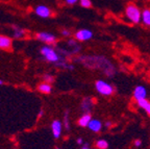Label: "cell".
<instances>
[{"mask_svg":"<svg viewBox=\"0 0 150 149\" xmlns=\"http://www.w3.org/2000/svg\"><path fill=\"white\" fill-rule=\"evenodd\" d=\"M78 63L82 64L86 68L91 70L101 71L108 78H112L117 74V68L110 58L101 54L82 55L76 58Z\"/></svg>","mask_w":150,"mask_h":149,"instance_id":"cell-1","label":"cell"},{"mask_svg":"<svg viewBox=\"0 0 150 149\" xmlns=\"http://www.w3.org/2000/svg\"><path fill=\"white\" fill-rule=\"evenodd\" d=\"M125 18L132 24H139L142 22V11L134 2H129L126 4L124 9Z\"/></svg>","mask_w":150,"mask_h":149,"instance_id":"cell-2","label":"cell"},{"mask_svg":"<svg viewBox=\"0 0 150 149\" xmlns=\"http://www.w3.org/2000/svg\"><path fill=\"white\" fill-rule=\"evenodd\" d=\"M95 89L101 96H104V97H110L116 92L115 87L110 82L103 80V79H98L95 82Z\"/></svg>","mask_w":150,"mask_h":149,"instance_id":"cell-3","label":"cell"},{"mask_svg":"<svg viewBox=\"0 0 150 149\" xmlns=\"http://www.w3.org/2000/svg\"><path fill=\"white\" fill-rule=\"evenodd\" d=\"M41 53L42 55L46 58L48 62H51V63H57V62L61 61V56L59 53H56L55 50H54L52 47L50 46H44L41 49Z\"/></svg>","mask_w":150,"mask_h":149,"instance_id":"cell-4","label":"cell"},{"mask_svg":"<svg viewBox=\"0 0 150 149\" xmlns=\"http://www.w3.org/2000/svg\"><path fill=\"white\" fill-rule=\"evenodd\" d=\"M148 91L147 88L143 84H139L136 88L134 89V92H132V98L136 102L140 100H144V99H147Z\"/></svg>","mask_w":150,"mask_h":149,"instance_id":"cell-5","label":"cell"},{"mask_svg":"<svg viewBox=\"0 0 150 149\" xmlns=\"http://www.w3.org/2000/svg\"><path fill=\"white\" fill-rule=\"evenodd\" d=\"M94 33L90 29H87V28H82V29H79L78 31L75 33V40H77L79 42H86V41H89L93 38Z\"/></svg>","mask_w":150,"mask_h":149,"instance_id":"cell-6","label":"cell"},{"mask_svg":"<svg viewBox=\"0 0 150 149\" xmlns=\"http://www.w3.org/2000/svg\"><path fill=\"white\" fill-rule=\"evenodd\" d=\"M94 104H95V100H94L93 98L84 97L83 99H82L81 103H80V110L82 111L83 114H86V113H91Z\"/></svg>","mask_w":150,"mask_h":149,"instance_id":"cell-7","label":"cell"},{"mask_svg":"<svg viewBox=\"0 0 150 149\" xmlns=\"http://www.w3.org/2000/svg\"><path fill=\"white\" fill-rule=\"evenodd\" d=\"M37 39L40 40V41H42V42L44 43H47V44H54L56 41V38L54 35H52V33H37Z\"/></svg>","mask_w":150,"mask_h":149,"instance_id":"cell-8","label":"cell"},{"mask_svg":"<svg viewBox=\"0 0 150 149\" xmlns=\"http://www.w3.org/2000/svg\"><path fill=\"white\" fill-rule=\"evenodd\" d=\"M103 126H104V124L102 123L101 120H99V119H92L89 126H88V128H89L91 131H93V133H98L102 131Z\"/></svg>","mask_w":150,"mask_h":149,"instance_id":"cell-9","label":"cell"},{"mask_svg":"<svg viewBox=\"0 0 150 149\" xmlns=\"http://www.w3.org/2000/svg\"><path fill=\"white\" fill-rule=\"evenodd\" d=\"M35 12L41 18H49L52 15L51 9L49 7L45 6V5H39V6H37L35 9Z\"/></svg>","mask_w":150,"mask_h":149,"instance_id":"cell-10","label":"cell"},{"mask_svg":"<svg viewBox=\"0 0 150 149\" xmlns=\"http://www.w3.org/2000/svg\"><path fill=\"white\" fill-rule=\"evenodd\" d=\"M62 128H63V124L59 120H54L51 124V129L52 133H53V137L55 139H59L62 135Z\"/></svg>","mask_w":150,"mask_h":149,"instance_id":"cell-11","label":"cell"},{"mask_svg":"<svg viewBox=\"0 0 150 149\" xmlns=\"http://www.w3.org/2000/svg\"><path fill=\"white\" fill-rule=\"evenodd\" d=\"M92 119H93V118H92L91 113H86V114H82L81 116H80V118L78 119V121H77L78 126H80V127H88Z\"/></svg>","mask_w":150,"mask_h":149,"instance_id":"cell-12","label":"cell"},{"mask_svg":"<svg viewBox=\"0 0 150 149\" xmlns=\"http://www.w3.org/2000/svg\"><path fill=\"white\" fill-rule=\"evenodd\" d=\"M12 47V40L9 39L8 37L0 35V49H9Z\"/></svg>","mask_w":150,"mask_h":149,"instance_id":"cell-13","label":"cell"},{"mask_svg":"<svg viewBox=\"0 0 150 149\" xmlns=\"http://www.w3.org/2000/svg\"><path fill=\"white\" fill-rule=\"evenodd\" d=\"M138 106L140 107L141 110H143L148 116L150 117V101L148 99H144V100H140L137 102Z\"/></svg>","mask_w":150,"mask_h":149,"instance_id":"cell-14","label":"cell"},{"mask_svg":"<svg viewBox=\"0 0 150 149\" xmlns=\"http://www.w3.org/2000/svg\"><path fill=\"white\" fill-rule=\"evenodd\" d=\"M142 23L146 27L150 28V9H144L142 11Z\"/></svg>","mask_w":150,"mask_h":149,"instance_id":"cell-15","label":"cell"},{"mask_svg":"<svg viewBox=\"0 0 150 149\" xmlns=\"http://www.w3.org/2000/svg\"><path fill=\"white\" fill-rule=\"evenodd\" d=\"M95 147L97 149H108L110 147V143L105 139H98L95 142Z\"/></svg>","mask_w":150,"mask_h":149,"instance_id":"cell-16","label":"cell"},{"mask_svg":"<svg viewBox=\"0 0 150 149\" xmlns=\"http://www.w3.org/2000/svg\"><path fill=\"white\" fill-rule=\"evenodd\" d=\"M38 90L41 92V93H44V94H50L52 91V87L50 86V84H41L40 86L38 87Z\"/></svg>","mask_w":150,"mask_h":149,"instance_id":"cell-17","label":"cell"},{"mask_svg":"<svg viewBox=\"0 0 150 149\" xmlns=\"http://www.w3.org/2000/svg\"><path fill=\"white\" fill-rule=\"evenodd\" d=\"M24 35H25V31H24V29H22V28H20V27H15V31H14L15 38H17V39H20V38L24 37Z\"/></svg>","mask_w":150,"mask_h":149,"instance_id":"cell-18","label":"cell"},{"mask_svg":"<svg viewBox=\"0 0 150 149\" xmlns=\"http://www.w3.org/2000/svg\"><path fill=\"white\" fill-rule=\"evenodd\" d=\"M79 4L83 9H90V7H92L93 3H92L91 0H79Z\"/></svg>","mask_w":150,"mask_h":149,"instance_id":"cell-19","label":"cell"},{"mask_svg":"<svg viewBox=\"0 0 150 149\" xmlns=\"http://www.w3.org/2000/svg\"><path fill=\"white\" fill-rule=\"evenodd\" d=\"M64 125L66 129H70V122H69V114L68 112L65 113V118H64Z\"/></svg>","mask_w":150,"mask_h":149,"instance_id":"cell-20","label":"cell"},{"mask_svg":"<svg viewBox=\"0 0 150 149\" xmlns=\"http://www.w3.org/2000/svg\"><path fill=\"white\" fill-rule=\"evenodd\" d=\"M44 80L46 84H52L54 82V77L52 75H49V74H46L44 75Z\"/></svg>","mask_w":150,"mask_h":149,"instance_id":"cell-21","label":"cell"},{"mask_svg":"<svg viewBox=\"0 0 150 149\" xmlns=\"http://www.w3.org/2000/svg\"><path fill=\"white\" fill-rule=\"evenodd\" d=\"M142 145H143V142H142L141 139H137V140L134 141V146L136 147V148H140Z\"/></svg>","mask_w":150,"mask_h":149,"instance_id":"cell-22","label":"cell"},{"mask_svg":"<svg viewBox=\"0 0 150 149\" xmlns=\"http://www.w3.org/2000/svg\"><path fill=\"white\" fill-rule=\"evenodd\" d=\"M62 35H63L64 37H70L71 31H68V29H63V31H62Z\"/></svg>","mask_w":150,"mask_h":149,"instance_id":"cell-23","label":"cell"},{"mask_svg":"<svg viewBox=\"0 0 150 149\" xmlns=\"http://www.w3.org/2000/svg\"><path fill=\"white\" fill-rule=\"evenodd\" d=\"M79 0H65V2L68 5H74L75 3H77Z\"/></svg>","mask_w":150,"mask_h":149,"instance_id":"cell-24","label":"cell"},{"mask_svg":"<svg viewBox=\"0 0 150 149\" xmlns=\"http://www.w3.org/2000/svg\"><path fill=\"white\" fill-rule=\"evenodd\" d=\"M103 124H104V127H105V128H110L114 123H112V122L110 121V120H108V121H105Z\"/></svg>","mask_w":150,"mask_h":149,"instance_id":"cell-25","label":"cell"},{"mask_svg":"<svg viewBox=\"0 0 150 149\" xmlns=\"http://www.w3.org/2000/svg\"><path fill=\"white\" fill-rule=\"evenodd\" d=\"M76 143H77L78 145H83V139H82V138H77Z\"/></svg>","mask_w":150,"mask_h":149,"instance_id":"cell-26","label":"cell"},{"mask_svg":"<svg viewBox=\"0 0 150 149\" xmlns=\"http://www.w3.org/2000/svg\"><path fill=\"white\" fill-rule=\"evenodd\" d=\"M80 149H92V148L88 144H84V145H82V147Z\"/></svg>","mask_w":150,"mask_h":149,"instance_id":"cell-27","label":"cell"},{"mask_svg":"<svg viewBox=\"0 0 150 149\" xmlns=\"http://www.w3.org/2000/svg\"><path fill=\"white\" fill-rule=\"evenodd\" d=\"M1 84H2V80H0V86H1Z\"/></svg>","mask_w":150,"mask_h":149,"instance_id":"cell-28","label":"cell"},{"mask_svg":"<svg viewBox=\"0 0 150 149\" xmlns=\"http://www.w3.org/2000/svg\"><path fill=\"white\" fill-rule=\"evenodd\" d=\"M56 149H61V148H56Z\"/></svg>","mask_w":150,"mask_h":149,"instance_id":"cell-29","label":"cell"}]
</instances>
